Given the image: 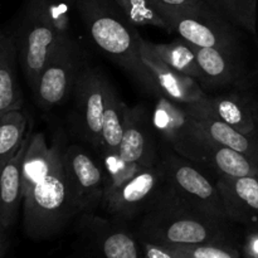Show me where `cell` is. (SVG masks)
<instances>
[{"mask_svg":"<svg viewBox=\"0 0 258 258\" xmlns=\"http://www.w3.org/2000/svg\"><path fill=\"white\" fill-rule=\"evenodd\" d=\"M153 98L151 121L158 138L180 156L204 166L213 140L197 125L185 105L170 100L161 91Z\"/></svg>","mask_w":258,"mask_h":258,"instance_id":"cell-6","label":"cell"},{"mask_svg":"<svg viewBox=\"0 0 258 258\" xmlns=\"http://www.w3.org/2000/svg\"><path fill=\"white\" fill-rule=\"evenodd\" d=\"M175 258H242L241 249L231 244H175L165 246Z\"/></svg>","mask_w":258,"mask_h":258,"instance_id":"cell-28","label":"cell"},{"mask_svg":"<svg viewBox=\"0 0 258 258\" xmlns=\"http://www.w3.org/2000/svg\"><path fill=\"white\" fill-rule=\"evenodd\" d=\"M27 128V117L22 110H12L0 115V168L18 153Z\"/></svg>","mask_w":258,"mask_h":258,"instance_id":"cell-24","label":"cell"},{"mask_svg":"<svg viewBox=\"0 0 258 258\" xmlns=\"http://www.w3.org/2000/svg\"><path fill=\"white\" fill-rule=\"evenodd\" d=\"M85 66L83 50L77 42L70 37L60 43L45 63L32 90L38 105L50 110L72 97Z\"/></svg>","mask_w":258,"mask_h":258,"instance_id":"cell-10","label":"cell"},{"mask_svg":"<svg viewBox=\"0 0 258 258\" xmlns=\"http://www.w3.org/2000/svg\"><path fill=\"white\" fill-rule=\"evenodd\" d=\"M135 233L158 246L231 244L241 247L237 224L213 218L189 206L166 184L150 208L138 219Z\"/></svg>","mask_w":258,"mask_h":258,"instance_id":"cell-2","label":"cell"},{"mask_svg":"<svg viewBox=\"0 0 258 258\" xmlns=\"http://www.w3.org/2000/svg\"><path fill=\"white\" fill-rule=\"evenodd\" d=\"M66 135L59 131L48 145L44 134H33L23 165V224L34 241L53 238L78 216L64 166Z\"/></svg>","mask_w":258,"mask_h":258,"instance_id":"cell-1","label":"cell"},{"mask_svg":"<svg viewBox=\"0 0 258 258\" xmlns=\"http://www.w3.org/2000/svg\"><path fill=\"white\" fill-rule=\"evenodd\" d=\"M197 125L219 145L239 151L258 164V135H246L217 117L202 102L185 105Z\"/></svg>","mask_w":258,"mask_h":258,"instance_id":"cell-19","label":"cell"},{"mask_svg":"<svg viewBox=\"0 0 258 258\" xmlns=\"http://www.w3.org/2000/svg\"><path fill=\"white\" fill-rule=\"evenodd\" d=\"M63 166L78 213L97 211L106 193L102 166L87 150L67 143L63 148Z\"/></svg>","mask_w":258,"mask_h":258,"instance_id":"cell-12","label":"cell"},{"mask_svg":"<svg viewBox=\"0 0 258 258\" xmlns=\"http://www.w3.org/2000/svg\"><path fill=\"white\" fill-rule=\"evenodd\" d=\"M165 179L160 163L146 168L105 197V211L112 218L130 222L140 218L163 190Z\"/></svg>","mask_w":258,"mask_h":258,"instance_id":"cell-13","label":"cell"},{"mask_svg":"<svg viewBox=\"0 0 258 258\" xmlns=\"http://www.w3.org/2000/svg\"><path fill=\"white\" fill-rule=\"evenodd\" d=\"M234 27L257 37L258 0H206Z\"/></svg>","mask_w":258,"mask_h":258,"instance_id":"cell-25","label":"cell"},{"mask_svg":"<svg viewBox=\"0 0 258 258\" xmlns=\"http://www.w3.org/2000/svg\"><path fill=\"white\" fill-rule=\"evenodd\" d=\"M155 4L168 23L169 32L176 33L198 47L241 53L238 28L222 17L207 2L190 7Z\"/></svg>","mask_w":258,"mask_h":258,"instance_id":"cell-5","label":"cell"},{"mask_svg":"<svg viewBox=\"0 0 258 258\" xmlns=\"http://www.w3.org/2000/svg\"><path fill=\"white\" fill-rule=\"evenodd\" d=\"M239 249L242 258H258V228H243Z\"/></svg>","mask_w":258,"mask_h":258,"instance_id":"cell-29","label":"cell"},{"mask_svg":"<svg viewBox=\"0 0 258 258\" xmlns=\"http://www.w3.org/2000/svg\"><path fill=\"white\" fill-rule=\"evenodd\" d=\"M75 8L98 49L123 68L146 93L160 92L141 59L143 38L115 0H77Z\"/></svg>","mask_w":258,"mask_h":258,"instance_id":"cell-3","label":"cell"},{"mask_svg":"<svg viewBox=\"0 0 258 258\" xmlns=\"http://www.w3.org/2000/svg\"><path fill=\"white\" fill-rule=\"evenodd\" d=\"M193 45L201 68V85L207 90H247L248 73L241 53Z\"/></svg>","mask_w":258,"mask_h":258,"instance_id":"cell-14","label":"cell"},{"mask_svg":"<svg viewBox=\"0 0 258 258\" xmlns=\"http://www.w3.org/2000/svg\"><path fill=\"white\" fill-rule=\"evenodd\" d=\"M160 163L165 184L184 202L213 218L229 221L216 181H212L193 161L170 148L161 149ZM231 222V221H229Z\"/></svg>","mask_w":258,"mask_h":258,"instance_id":"cell-7","label":"cell"},{"mask_svg":"<svg viewBox=\"0 0 258 258\" xmlns=\"http://www.w3.org/2000/svg\"><path fill=\"white\" fill-rule=\"evenodd\" d=\"M70 37L62 35L34 13L24 9L14 38L23 73L32 90L50 55Z\"/></svg>","mask_w":258,"mask_h":258,"instance_id":"cell-11","label":"cell"},{"mask_svg":"<svg viewBox=\"0 0 258 258\" xmlns=\"http://www.w3.org/2000/svg\"><path fill=\"white\" fill-rule=\"evenodd\" d=\"M128 106L120 98L111 83L107 85L103 112L102 133H101L100 159L116 155L122 141L127 120Z\"/></svg>","mask_w":258,"mask_h":258,"instance_id":"cell-21","label":"cell"},{"mask_svg":"<svg viewBox=\"0 0 258 258\" xmlns=\"http://www.w3.org/2000/svg\"><path fill=\"white\" fill-rule=\"evenodd\" d=\"M140 53L144 64L150 71L159 90L166 97L181 105H194L206 100L208 93L201 83L166 64L149 47L148 40H141Z\"/></svg>","mask_w":258,"mask_h":258,"instance_id":"cell-15","label":"cell"},{"mask_svg":"<svg viewBox=\"0 0 258 258\" xmlns=\"http://www.w3.org/2000/svg\"><path fill=\"white\" fill-rule=\"evenodd\" d=\"M127 224L87 212L76 217L75 228L91 258H144L143 243Z\"/></svg>","mask_w":258,"mask_h":258,"instance_id":"cell-9","label":"cell"},{"mask_svg":"<svg viewBox=\"0 0 258 258\" xmlns=\"http://www.w3.org/2000/svg\"><path fill=\"white\" fill-rule=\"evenodd\" d=\"M148 44L166 64L201 82V68L190 42L180 37L171 43H151L148 40Z\"/></svg>","mask_w":258,"mask_h":258,"instance_id":"cell-23","label":"cell"},{"mask_svg":"<svg viewBox=\"0 0 258 258\" xmlns=\"http://www.w3.org/2000/svg\"><path fill=\"white\" fill-rule=\"evenodd\" d=\"M154 2L170 5V7H190V5H197L199 3L206 2V0H154Z\"/></svg>","mask_w":258,"mask_h":258,"instance_id":"cell-30","label":"cell"},{"mask_svg":"<svg viewBox=\"0 0 258 258\" xmlns=\"http://www.w3.org/2000/svg\"><path fill=\"white\" fill-rule=\"evenodd\" d=\"M64 2H67L68 4H70V5H72V7L75 8V4H76V2H77V0H64Z\"/></svg>","mask_w":258,"mask_h":258,"instance_id":"cell-31","label":"cell"},{"mask_svg":"<svg viewBox=\"0 0 258 258\" xmlns=\"http://www.w3.org/2000/svg\"><path fill=\"white\" fill-rule=\"evenodd\" d=\"M64 0H27L25 9L30 10L35 15L52 25L62 35L70 34V8Z\"/></svg>","mask_w":258,"mask_h":258,"instance_id":"cell-26","label":"cell"},{"mask_svg":"<svg viewBox=\"0 0 258 258\" xmlns=\"http://www.w3.org/2000/svg\"><path fill=\"white\" fill-rule=\"evenodd\" d=\"M217 117L246 135H258V105L244 90L208 95L202 101Z\"/></svg>","mask_w":258,"mask_h":258,"instance_id":"cell-17","label":"cell"},{"mask_svg":"<svg viewBox=\"0 0 258 258\" xmlns=\"http://www.w3.org/2000/svg\"><path fill=\"white\" fill-rule=\"evenodd\" d=\"M32 128L23 140L18 153L2 168L0 178V231L8 232L15 223L23 203V165L32 141Z\"/></svg>","mask_w":258,"mask_h":258,"instance_id":"cell-18","label":"cell"},{"mask_svg":"<svg viewBox=\"0 0 258 258\" xmlns=\"http://www.w3.org/2000/svg\"><path fill=\"white\" fill-rule=\"evenodd\" d=\"M110 81L97 67L86 64L73 91L68 125L73 135L98 153L101 148L106 90Z\"/></svg>","mask_w":258,"mask_h":258,"instance_id":"cell-8","label":"cell"},{"mask_svg":"<svg viewBox=\"0 0 258 258\" xmlns=\"http://www.w3.org/2000/svg\"><path fill=\"white\" fill-rule=\"evenodd\" d=\"M204 166L217 174V176L242 178L258 175V164L249 156L227 146L212 143L209 146Z\"/></svg>","mask_w":258,"mask_h":258,"instance_id":"cell-22","label":"cell"},{"mask_svg":"<svg viewBox=\"0 0 258 258\" xmlns=\"http://www.w3.org/2000/svg\"><path fill=\"white\" fill-rule=\"evenodd\" d=\"M216 184L229 221L242 228H258V175L217 176Z\"/></svg>","mask_w":258,"mask_h":258,"instance_id":"cell-16","label":"cell"},{"mask_svg":"<svg viewBox=\"0 0 258 258\" xmlns=\"http://www.w3.org/2000/svg\"><path fill=\"white\" fill-rule=\"evenodd\" d=\"M115 3L134 25H150L169 32L168 23L153 0H115Z\"/></svg>","mask_w":258,"mask_h":258,"instance_id":"cell-27","label":"cell"},{"mask_svg":"<svg viewBox=\"0 0 258 258\" xmlns=\"http://www.w3.org/2000/svg\"><path fill=\"white\" fill-rule=\"evenodd\" d=\"M156 139L151 112L144 106L128 107L125 133L117 154L100 159L105 176V197L141 170L158 164L160 146Z\"/></svg>","mask_w":258,"mask_h":258,"instance_id":"cell-4","label":"cell"},{"mask_svg":"<svg viewBox=\"0 0 258 258\" xmlns=\"http://www.w3.org/2000/svg\"><path fill=\"white\" fill-rule=\"evenodd\" d=\"M18 60L14 34L3 32L0 35V115L23 107V92L17 77Z\"/></svg>","mask_w":258,"mask_h":258,"instance_id":"cell-20","label":"cell"}]
</instances>
